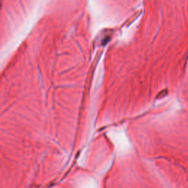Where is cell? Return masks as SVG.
Listing matches in <instances>:
<instances>
[{
    "instance_id": "2",
    "label": "cell",
    "mask_w": 188,
    "mask_h": 188,
    "mask_svg": "<svg viewBox=\"0 0 188 188\" xmlns=\"http://www.w3.org/2000/svg\"><path fill=\"white\" fill-rule=\"evenodd\" d=\"M76 188H98V184L91 176H80L75 181Z\"/></svg>"
},
{
    "instance_id": "1",
    "label": "cell",
    "mask_w": 188,
    "mask_h": 188,
    "mask_svg": "<svg viewBox=\"0 0 188 188\" xmlns=\"http://www.w3.org/2000/svg\"><path fill=\"white\" fill-rule=\"evenodd\" d=\"M109 136L118 153L126 154L130 150L131 143L123 131H112L109 134Z\"/></svg>"
}]
</instances>
